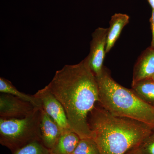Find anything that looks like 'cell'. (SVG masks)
Returning <instances> with one entry per match:
<instances>
[{
	"label": "cell",
	"mask_w": 154,
	"mask_h": 154,
	"mask_svg": "<svg viewBox=\"0 0 154 154\" xmlns=\"http://www.w3.org/2000/svg\"><path fill=\"white\" fill-rule=\"evenodd\" d=\"M129 22V17L125 14H115L111 17L108 28L106 53L109 52L119 38L122 29Z\"/></svg>",
	"instance_id": "30bf717a"
},
{
	"label": "cell",
	"mask_w": 154,
	"mask_h": 154,
	"mask_svg": "<svg viewBox=\"0 0 154 154\" xmlns=\"http://www.w3.org/2000/svg\"><path fill=\"white\" fill-rule=\"evenodd\" d=\"M93 138L100 154H125L137 147L152 132V127L113 115L99 103L88 116Z\"/></svg>",
	"instance_id": "7a4b0ae2"
},
{
	"label": "cell",
	"mask_w": 154,
	"mask_h": 154,
	"mask_svg": "<svg viewBox=\"0 0 154 154\" xmlns=\"http://www.w3.org/2000/svg\"><path fill=\"white\" fill-rule=\"evenodd\" d=\"M152 78H153V80H154V74L152 76Z\"/></svg>",
	"instance_id": "ffe728a7"
},
{
	"label": "cell",
	"mask_w": 154,
	"mask_h": 154,
	"mask_svg": "<svg viewBox=\"0 0 154 154\" xmlns=\"http://www.w3.org/2000/svg\"><path fill=\"white\" fill-rule=\"evenodd\" d=\"M125 154H143L140 151L139 148L136 147L134 148L131 149L127 152Z\"/></svg>",
	"instance_id": "ac0fdd59"
},
{
	"label": "cell",
	"mask_w": 154,
	"mask_h": 154,
	"mask_svg": "<svg viewBox=\"0 0 154 154\" xmlns=\"http://www.w3.org/2000/svg\"><path fill=\"white\" fill-rule=\"evenodd\" d=\"M81 139L72 131L62 134L58 140L50 149L51 154H72Z\"/></svg>",
	"instance_id": "8fae6325"
},
{
	"label": "cell",
	"mask_w": 154,
	"mask_h": 154,
	"mask_svg": "<svg viewBox=\"0 0 154 154\" xmlns=\"http://www.w3.org/2000/svg\"><path fill=\"white\" fill-rule=\"evenodd\" d=\"M12 154H51L41 141L36 140L18 149Z\"/></svg>",
	"instance_id": "9a60e30c"
},
{
	"label": "cell",
	"mask_w": 154,
	"mask_h": 154,
	"mask_svg": "<svg viewBox=\"0 0 154 154\" xmlns=\"http://www.w3.org/2000/svg\"><path fill=\"white\" fill-rule=\"evenodd\" d=\"M148 1L152 10H154V0H148Z\"/></svg>",
	"instance_id": "d6986e66"
},
{
	"label": "cell",
	"mask_w": 154,
	"mask_h": 154,
	"mask_svg": "<svg viewBox=\"0 0 154 154\" xmlns=\"http://www.w3.org/2000/svg\"><path fill=\"white\" fill-rule=\"evenodd\" d=\"M41 141L48 149H51L62 134L57 124L41 109Z\"/></svg>",
	"instance_id": "ba28073f"
},
{
	"label": "cell",
	"mask_w": 154,
	"mask_h": 154,
	"mask_svg": "<svg viewBox=\"0 0 154 154\" xmlns=\"http://www.w3.org/2000/svg\"><path fill=\"white\" fill-rule=\"evenodd\" d=\"M72 154H100L98 145L93 138L80 139Z\"/></svg>",
	"instance_id": "5bb4252c"
},
{
	"label": "cell",
	"mask_w": 154,
	"mask_h": 154,
	"mask_svg": "<svg viewBox=\"0 0 154 154\" xmlns=\"http://www.w3.org/2000/svg\"><path fill=\"white\" fill-rule=\"evenodd\" d=\"M138 147L143 154H154V134L151 133Z\"/></svg>",
	"instance_id": "2e32d148"
},
{
	"label": "cell",
	"mask_w": 154,
	"mask_h": 154,
	"mask_svg": "<svg viewBox=\"0 0 154 154\" xmlns=\"http://www.w3.org/2000/svg\"><path fill=\"white\" fill-rule=\"evenodd\" d=\"M150 78L132 83L131 90L149 105L154 104V80Z\"/></svg>",
	"instance_id": "7c38bea8"
},
{
	"label": "cell",
	"mask_w": 154,
	"mask_h": 154,
	"mask_svg": "<svg viewBox=\"0 0 154 154\" xmlns=\"http://www.w3.org/2000/svg\"><path fill=\"white\" fill-rule=\"evenodd\" d=\"M46 86L63 106L72 130L81 139L93 138L88 116L99 103V89L86 59L57 71Z\"/></svg>",
	"instance_id": "6da1fadb"
},
{
	"label": "cell",
	"mask_w": 154,
	"mask_h": 154,
	"mask_svg": "<svg viewBox=\"0 0 154 154\" xmlns=\"http://www.w3.org/2000/svg\"><path fill=\"white\" fill-rule=\"evenodd\" d=\"M107 32V28L99 27L95 30L92 33L90 53L85 58L89 67L96 77L102 73L104 67Z\"/></svg>",
	"instance_id": "8992f818"
},
{
	"label": "cell",
	"mask_w": 154,
	"mask_h": 154,
	"mask_svg": "<svg viewBox=\"0 0 154 154\" xmlns=\"http://www.w3.org/2000/svg\"><path fill=\"white\" fill-rule=\"evenodd\" d=\"M154 74V48L147 49L138 59L134 67L132 83L152 78Z\"/></svg>",
	"instance_id": "9c48e42d"
},
{
	"label": "cell",
	"mask_w": 154,
	"mask_h": 154,
	"mask_svg": "<svg viewBox=\"0 0 154 154\" xmlns=\"http://www.w3.org/2000/svg\"><path fill=\"white\" fill-rule=\"evenodd\" d=\"M99 89V103L113 115L134 119L154 126V107L140 99L131 89L113 79L104 66L96 77Z\"/></svg>",
	"instance_id": "3957f363"
},
{
	"label": "cell",
	"mask_w": 154,
	"mask_h": 154,
	"mask_svg": "<svg viewBox=\"0 0 154 154\" xmlns=\"http://www.w3.org/2000/svg\"><path fill=\"white\" fill-rule=\"evenodd\" d=\"M0 92L16 96L32 103L38 108H42L41 101L35 95H28L20 92L10 81L2 77L0 78Z\"/></svg>",
	"instance_id": "4fadbf2b"
},
{
	"label": "cell",
	"mask_w": 154,
	"mask_h": 154,
	"mask_svg": "<svg viewBox=\"0 0 154 154\" xmlns=\"http://www.w3.org/2000/svg\"><path fill=\"white\" fill-rule=\"evenodd\" d=\"M34 95L40 99L42 109L57 124L62 134L72 131L63 106L47 86Z\"/></svg>",
	"instance_id": "5b68a950"
},
{
	"label": "cell",
	"mask_w": 154,
	"mask_h": 154,
	"mask_svg": "<svg viewBox=\"0 0 154 154\" xmlns=\"http://www.w3.org/2000/svg\"><path fill=\"white\" fill-rule=\"evenodd\" d=\"M41 109L23 118H0L1 145L13 153L32 142L41 141Z\"/></svg>",
	"instance_id": "277c9868"
},
{
	"label": "cell",
	"mask_w": 154,
	"mask_h": 154,
	"mask_svg": "<svg viewBox=\"0 0 154 154\" xmlns=\"http://www.w3.org/2000/svg\"><path fill=\"white\" fill-rule=\"evenodd\" d=\"M151 25V29L152 31V48H154V10H152V14L151 17L150 19Z\"/></svg>",
	"instance_id": "e0dca14e"
},
{
	"label": "cell",
	"mask_w": 154,
	"mask_h": 154,
	"mask_svg": "<svg viewBox=\"0 0 154 154\" xmlns=\"http://www.w3.org/2000/svg\"><path fill=\"white\" fill-rule=\"evenodd\" d=\"M38 109L32 103L10 94H0V116L4 119L23 118Z\"/></svg>",
	"instance_id": "52a82bcc"
}]
</instances>
